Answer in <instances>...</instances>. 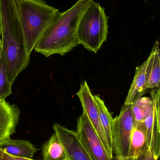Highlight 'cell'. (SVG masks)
Returning a JSON list of instances; mask_svg holds the SVG:
<instances>
[{"label": "cell", "instance_id": "obj_1", "mask_svg": "<svg viewBox=\"0 0 160 160\" xmlns=\"http://www.w3.org/2000/svg\"><path fill=\"white\" fill-rule=\"evenodd\" d=\"M2 45L7 75L12 85L30 62L15 0H0Z\"/></svg>", "mask_w": 160, "mask_h": 160}, {"label": "cell", "instance_id": "obj_2", "mask_svg": "<svg viewBox=\"0 0 160 160\" xmlns=\"http://www.w3.org/2000/svg\"><path fill=\"white\" fill-rule=\"evenodd\" d=\"M93 0H78L74 5L53 22L34 47V50L48 57L64 55L79 45L78 24L84 12Z\"/></svg>", "mask_w": 160, "mask_h": 160}, {"label": "cell", "instance_id": "obj_3", "mask_svg": "<svg viewBox=\"0 0 160 160\" xmlns=\"http://www.w3.org/2000/svg\"><path fill=\"white\" fill-rule=\"evenodd\" d=\"M29 55L42 36L60 16L57 8L42 0H15Z\"/></svg>", "mask_w": 160, "mask_h": 160}, {"label": "cell", "instance_id": "obj_4", "mask_svg": "<svg viewBox=\"0 0 160 160\" xmlns=\"http://www.w3.org/2000/svg\"><path fill=\"white\" fill-rule=\"evenodd\" d=\"M108 17L105 8L94 0L83 14L77 29L79 45L96 53L107 40Z\"/></svg>", "mask_w": 160, "mask_h": 160}, {"label": "cell", "instance_id": "obj_5", "mask_svg": "<svg viewBox=\"0 0 160 160\" xmlns=\"http://www.w3.org/2000/svg\"><path fill=\"white\" fill-rule=\"evenodd\" d=\"M134 121L131 105H123L120 114L113 123V151L116 160H127Z\"/></svg>", "mask_w": 160, "mask_h": 160}, {"label": "cell", "instance_id": "obj_6", "mask_svg": "<svg viewBox=\"0 0 160 160\" xmlns=\"http://www.w3.org/2000/svg\"><path fill=\"white\" fill-rule=\"evenodd\" d=\"M77 135L92 160H112L85 114L77 120Z\"/></svg>", "mask_w": 160, "mask_h": 160}, {"label": "cell", "instance_id": "obj_7", "mask_svg": "<svg viewBox=\"0 0 160 160\" xmlns=\"http://www.w3.org/2000/svg\"><path fill=\"white\" fill-rule=\"evenodd\" d=\"M150 95L152 110L143 122L146 130L147 147L158 159L160 156V87L152 89Z\"/></svg>", "mask_w": 160, "mask_h": 160}, {"label": "cell", "instance_id": "obj_8", "mask_svg": "<svg viewBox=\"0 0 160 160\" xmlns=\"http://www.w3.org/2000/svg\"><path fill=\"white\" fill-rule=\"evenodd\" d=\"M76 95L79 98L81 103L84 113L85 114L92 124L94 129L102 142L109 157L112 159L113 153L111 152L108 147L106 137L101 123L98 109L94 99V95L92 94L86 81H85L81 84L80 89Z\"/></svg>", "mask_w": 160, "mask_h": 160}, {"label": "cell", "instance_id": "obj_9", "mask_svg": "<svg viewBox=\"0 0 160 160\" xmlns=\"http://www.w3.org/2000/svg\"><path fill=\"white\" fill-rule=\"evenodd\" d=\"M69 160H92L77 135L76 132L68 129L60 124L53 126Z\"/></svg>", "mask_w": 160, "mask_h": 160}, {"label": "cell", "instance_id": "obj_10", "mask_svg": "<svg viewBox=\"0 0 160 160\" xmlns=\"http://www.w3.org/2000/svg\"><path fill=\"white\" fill-rule=\"evenodd\" d=\"M20 110L16 104L0 99V144L11 139L18 123Z\"/></svg>", "mask_w": 160, "mask_h": 160}, {"label": "cell", "instance_id": "obj_11", "mask_svg": "<svg viewBox=\"0 0 160 160\" xmlns=\"http://www.w3.org/2000/svg\"><path fill=\"white\" fill-rule=\"evenodd\" d=\"M150 58L149 54L143 63L136 68L133 81L124 103L125 105H131L148 90L147 86V70Z\"/></svg>", "mask_w": 160, "mask_h": 160}, {"label": "cell", "instance_id": "obj_12", "mask_svg": "<svg viewBox=\"0 0 160 160\" xmlns=\"http://www.w3.org/2000/svg\"><path fill=\"white\" fill-rule=\"evenodd\" d=\"M0 149L10 156L28 159H33L39 150L29 141L11 139L0 144Z\"/></svg>", "mask_w": 160, "mask_h": 160}, {"label": "cell", "instance_id": "obj_13", "mask_svg": "<svg viewBox=\"0 0 160 160\" xmlns=\"http://www.w3.org/2000/svg\"><path fill=\"white\" fill-rule=\"evenodd\" d=\"M150 61L147 70V86L148 89L160 87V52L159 43L156 40L150 53Z\"/></svg>", "mask_w": 160, "mask_h": 160}, {"label": "cell", "instance_id": "obj_14", "mask_svg": "<svg viewBox=\"0 0 160 160\" xmlns=\"http://www.w3.org/2000/svg\"><path fill=\"white\" fill-rule=\"evenodd\" d=\"M144 122L134 126L128 153L127 160H132L148 149Z\"/></svg>", "mask_w": 160, "mask_h": 160}, {"label": "cell", "instance_id": "obj_15", "mask_svg": "<svg viewBox=\"0 0 160 160\" xmlns=\"http://www.w3.org/2000/svg\"><path fill=\"white\" fill-rule=\"evenodd\" d=\"M99 113L100 119L102 129L104 132L108 147L111 152L113 151V118L109 112L104 102L99 95H94Z\"/></svg>", "mask_w": 160, "mask_h": 160}, {"label": "cell", "instance_id": "obj_16", "mask_svg": "<svg viewBox=\"0 0 160 160\" xmlns=\"http://www.w3.org/2000/svg\"><path fill=\"white\" fill-rule=\"evenodd\" d=\"M42 160H69L65 151L55 133L42 146Z\"/></svg>", "mask_w": 160, "mask_h": 160}, {"label": "cell", "instance_id": "obj_17", "mask_svg": "<svg viewBox=\"0 0 160 160\" xmlns=\"http://www.w3.org/2000/svg\"><path fill=\"white\" fill-rule=\"evenodd\" d=\"M152 108V99L149 97H141L131 104L134 126L143 122L150 114Z\"/></svg>", "mask_w": 160, "mask_h": 160}, {"label": "cell", "instance_id": "obj_18", "mask_svg": "<svg viewBox=\"0 0 160 160\" xmlns=\"http://www.w3.org/2000/svg\"><path fill=\"white\" fill-rule=\"evenodd\" d=\"M11 87L7 78L2 39H0V99L5 100L6 98L12 93Z\"/></svg>", "mask_w": 160, "mask_h": 160}, {"label": "cell", "instance_id": "obj_19", "mask_svg": "<svg viewBox=\"0 0 160 160\" xmlns=\"http://www.w3.org/2000/svg\"><path fill=\"white\" fill-rule=\"evenodd\" d=\"M152 154L149 148L145 150L142 154L132 160H158Z\"/></svg>", "mask_w": 160, "mask_h": 160}, {"label": "cell", "instance_id": "obj_20", "mask_svg": "<svg viewBox=\"0 0 160 160\" xmlns=\"http://www.w3.org/2000/svg\"><path fill=\"white\" fill-rule=\"evenodd\" d=\"M0 160H35L21 158H16L13 156H10L7 154L0 149Z\"/></svg>", "mask_w": 160, "mask_h": 160}, {"label": "cell", "instance_id": "obj_21", "mask_svg": "<svg viewBox=\"0 0 160 160\" xmlns=\"http://www.w3.org/2000/svg\"><path fill=\"white\" fill-rule=\"evenodd\" d=\"M2 34V23H1V14H0V37Z\"/></svg>", "mask_w": 160, "mask_h": 160}, {"label": "cell", "instance_id": "obj_22", "mask_svg": "<svg viewBox=\"0 0 160 160\" xmlns=\"http://www.w3.org/2000/svg\"><path fill=\"white\" fill-rule=\"evenodd\" d=\"M145 1H147V0H145Z\"/></svg>", "mask_w": 160, "mask_h": 160}]
</instances>
